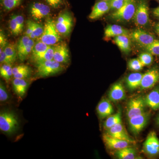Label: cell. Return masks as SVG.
<instances>
[{
	"instance_id": "cell-1",
	"label": "cell",
	"mask_w": 159,
	"mask_h": 159,
	"mask_svg": "<svg viewBox=\"0 0 159 159\" xmlns=\"http://www.w3.org/2000/svg\"><path fill=\"white\" fill-rule=\"evenodd\" d=\"M19 122L16 114L9 111H3L0 114V129L10 135L16 132L19 129Z\"/></svg>"
},
{
	"instance_id": "cell-2",
	"label": "cell",
	"mask_w": 159,
	"mask_h": 159,
	"mask_svg": "<svg viewBox=\"0 0 159 159\" xmlns=\"http://www.w3.org/2000/svg\"><path fill=\"white\" fill-rule=\"evenodd\" d=\"M136 9L135 0H125L122 7L112 13L110 16L117 21H129L134 17Z\"/></svg>"
},
{
	"instance_id": "cell-3",
	"label": "cell",
	"mask_w": 159,
	"mask_h": 159,
	"mask_svg": "<svg viewBox=\"0 0 159 159\" xmlns=\"http://www.w3.org/2000/svg\"><path fill=\"white\" fill-rule=\"evenodd\" d=\"M56 29L55 23L51 19L46 20L43 32L40 37V41L49 46H54L59 42L61 37Z\"/></svg>"
},
{
	"instance_id": "cell-4",
	"label": "cell",
	"mask_w": 159,
	"mask_h": 159,
	"mask_svg": "<svg viewBox=\"0 0 159 159\" xmlns=\"http://www.w3.org/2000/svg\"><path fill=\"white\" fill-rule=\"evenodd\" d=\"M36 65L37 75L41 77H49L58 74L65 69L62 64L54 59L43 61Z\"/></svg>"
},
{
	"instance_id": "cell-5",
	"label": "cell",
	"mask_w": 159,
	"mask_h": 159,
	"mask_svg": "<svg viewBox=\"0 0 159 159\" xmlns=\"http://www.w3.org/2000/svg\"><path fill=\"white\" fill-rule=\"evenodd\" d=\"M56 29L58 33L64 36L70 33L73 26V19L69 11H64L60 13L55 22Z\"/></svg>"
},
{
	"instance_id": "cell-6",
	"label": "cell",
	"mask_w": 159,
	"mask_h": 159,
	"mask_svg": "<svg viewBox=\"0 0 159 159\" xmlns=\"http://www.w3.org/2000/svg\"><path fill=\"white\" fill-rule=\"evenodd\" d=\"M51 8L44 2L38 0L32 1L29 6L31 16L36 20H39L48 16L51 13Z\"/></svg>"
},
{
	"instance_id": "cell-7",
	"label": "cell",
	"mask_w": 159,
	"mask_h": 159,
	"mask_svg": "<svg viewBox=\"0 0 159 159\" xmlns=\"http://www.w3.org/2000/svg\"><path fill=\"white\" fill-rule=\"evenodd\" d=\"M150 114L148 112L135 116L128 119L129 129L134 135L139 134L148 124L150 119Z\"/></svg>"
},
{
	"instance_id": "cell-8",
	"label": "cell",
	"mask_w": 159,
	"mask_h": 159,
	"mask_svg": "<svg viewBox=\"0 0 159 159\" xmlns=\"http://www.w3.org/2000/svg\"><path fill=\"white\" fill-rule=\"evenodd\" d=\"M143 151L149 157H156L159 156V139L155 132L151 131L144 142Z\"/></svg>"
},
{
	"instance_id": "cell-9",
	"label": "cell",
	"mask_w": 159,
	"mask_h": 159,
	"mask_svg": "<svg viewBox=\"0 0 159 159\" xmlns=\"http://www.w3.org/2000/svg\"><path fill=\"white\" fill-rule=\"evenodd\" d=\"M146 106L144 98L141 96L131 99L127 103L126 107L127 119L143 113L145 112Z\"/></svg>"
},
{
	"instance_id": "cell-10",
	"label": "cell",
	"mask_w": 159,
	"mask_h": 159,
	"mask_svg": "<svg viewBox=\"0 0 159 159\" xmlns=\"http://www.w3.org/2000/svg\"><path fill=\"white\" fill-rule=\"evenodd\" d=\"M159 83V68L154 67L143 74L140 89H148L152 88Z\"/></svg>"
},
{
	"instance_id": "cell-11",
	"label": "cell",
	"mask_w": 159,
	"mask_h": 159,
	"mask_svg": "<svg viewBox=\"0 0 159 159\" xmlns=\"http://www.w3.org/2000/svg\"><path fill=\"white\" fill-rule=\"evenodd\" d=\"M134 22L137 26H145L149 21V10L147 3L142 0L138 4L133 17Z\"/></svg>"
},
{
	"instance_id": "cell-12",
	"label": "cell",
	"mask_w": 159,
	"mask_h": 159,
	"mask_svg": "<svg viewBox=\"0 0 159 159\" xmlns=\"http://www.w3.org/2000/svg\"><path fill=\"white\" fill-rule=\"evenodd\" d=\"M130 38L142 47H147L155 41L152 34L141 29H137L129 34Z\"/></svg>"
},
{
	"instance_id": "cell-13",
	"label": "cell",
	"mask_w": 159,
	"mask_h": 159,
	"mask_svg": "<svg viewBox=\"0 0 159 159\" xmlns=\"http://www.w3.org/2000/svg\"><path fill=\"white\" fill-rule=\"evenodd\" d=\"M106 131V134L110 136L125 140L132 144H134L136 142L126 131L124 125H122V122L118 123Z\"/></svg>"
},
{
	"instance_id": "cell-14",
	"label": "cell",
	"mask_w": 159,
	"mask_h": 159,
	"mask_svg": "<svg viewBox=\"0 0 159 159\" xmlns=\"http://www.w3.org/2000/svg\"><path fill=\"white\" fill-rule=\"evenodd\" d=\"M54 60L61 64L66 63L70 60L68 48L65 43H61L53 46Z\"/></svg>"
},
{
	"instance_id": "cell-15",
	"label": "cell",
	"mask_w": 159,
	"mask_h": 159,
	"mask_svg": "<svg viewBox=\"0 0 159 159\" xmlns=\"http://www.w3.org/2000/svg\"><path fill=\"white\" fill-rule=\"evenodd\" d=\"M102 140L107 147L111 149L119 150L129 147L132 143L121 139L110 136L106 133L102 135Z\"/></svg>"
},
{
	"instance_id": "cell-16",
	"label": "cell",
	"mask_w": 159,
	"mask_h": 159,
	"mask_svg": "<svg viewBox=\"0 0 159 159\" xmlns=\"http://www.w3.org/2000/svg\"><path fill=\"white\" fill-rule=\"evenodd\" d=\"M111 9L110 0L108 1H100L95 4L89 18L91 20H96L107 13Z\"/></svg>"
},
{
	"instance_id": "cell-17",
	"label": "cell",
	"mask_w": 159,
	"mask_h": 159,
	"mask_svg": "<svg viewBox=\"0 0 159 159\" xmlns=\"http://www.w3.org/2000/svg\"><path fill=\"white\" fill-rule=\"evenodd\" d=\"M50 46L41 41L34 43L31 52V59L32 61L36 64L41 62L46 52Z\"/></svg>"
},
{
	"instance_id": "cell-18",
	"label": "cell",
	"mask_w": 159,
	"mask_h": 159,
	"mask_svg": "<svg viewBox=\"0 0 159 159\" xmlns=\"http://www.w3.org/2000/svg\"><path fill=\"white\" fill-rule=\"evenodd\" d=\"M144 99L146 106L153 110H159V84L155 86Z\"/></svg>"
},
{
	"instance_id": "cell-19",
	"label": "cell",
	"mask_w": 159,
	"mask_h": 159,
	"mask_svg": "<svg viewBox=\"0 0 159 159\" xmlns=\"http://www.w3.org/2000/svg\"><path fill=\"white\" fill-rule=\"evenodd\" d=\"M109 100L116 102L125 98V92L124 87L120 82L115 83L112 86L108 93Z\"/></svg>"
},
{
	"instance_id": "cell-20",
	"label": "cell",
	"mask_w": 159,
	"mask_h": 159,
	"mask_svg": "<svg viewBox=\"0 0 159 159\" xmlns=\"http://www.w3.org/2000/svg\"><path fill=\"white\" fill-rule=\"evenodd\" d=\"M97 112L100 119H104L110 116L113 113L114 109L108 99L103 98L97 107Z\"/></svg>"
},
{
	"instance_id": "cell-21",
	"label": "cell",
	"mask_w": 159,
	"mask_h": 159,
	"mask_svg": "<svg viewBox=\"0 0 159 159\" xmlns=\"http://www.w3.org/2000/svg\"><path fill=\"white\" fill-rule=\"evenodd\" d=\"M129 34V31L128 30L119 25H109L104 30V36L106 38L116 37L122 34Z\"/></svg>"
},
{
	"instance_id": "cell-22",
	"label": "cell",
	"mask_w": 159,
	"mask_h": 159,
	"mask_svg": "<svg viewBox=\"0 0 159 159\" xmlns=\"http://www.w3.org/2000/svg\"><path fill=\"white\" fill-rule=\"evenodd\" d=\"M114 42L119 49L125 53L130 52L131 42L129 34H122L115 37Z\"/></svg>"
},
{
	"instance_id": "cell-23",
	"label": "cell",
	"mask_w": 159,
	"mask_h": 159,
	"mask_svg": "<svg viewBox=\"0 0 159 159\" xmlns=\"http://www.w3.org/2000/svg\"><path fill=\"white\" fill-rule=\"evenodd\" d=\"M143 74L140 73L129 74L126 79V84L129 89L134 90L140 87L142 82Z\"/></svg>"
},
{
	"instance_id": "cell-24",
	"label": "cell",
	"mask_w": 159,
	"mask_h": 159,
	"mask_svg": "<svg viewBox=\"0 0 159 159\" xmlns=\"http://www.w3.org/2000/svg\"><path fill=\"white\" fill-rule=\"evenodd\" d=\"M12 86L16 93L20 97H22L25 94L29 83L23 79L15 78L12 82Z\"/></svg>"
},
{
	"instance_id": "cell-25",
	"label": "cell",
	"mask_w": 159,
	"mask_h": 159,
	"mask_svg": "<svg viewBox=\"0 0 159 159\" xmlns=\"http://www.w3.org/2000/svg\"><path fill=\"white\" fill-rule=\"evenodd\" d=\"M120 122H122V113L121 110L119 109L116 114L107 117L103 124V127L107 130Z\"/></svg>"
},
{
	"instance_id": "cell-26",
	"label": "cell",
	"mask_w": 159,
	"mask_h": 159,
	"mask_svg": "<svg viewBox=\"0 0 159 159\" xmlns=\"http://www.w3.org/2000/svg\"><path fill=\"white\" fill-rule=\"evenodd\" d=\"M116 155L119 159H134L136 158V152L133 148L128 147L118 150Z\"/></svg>"
},
{
	"instance_id": "cell-27",
	"label": "cell",
	"mask_w": 159,
	"mask_h": 159,
	"mask_svg": "<svg viewBox=\"0 0 159 159\" xmlns=\"http://www.w3.org/2000/svg\"><path fill=\"white\" fill-rule=\"evenodd\" d=\"M7 57L8 63L12 64L15 61L18 56L17 48L13 44H9L4 48Z\"/></svg>"
},
{
	"instance_id": "cell-28",
	"label": "cell",
	"mask_w": 159,
	"mask_h": 159,
	"mask_svg": "<svg viewBox=\"0 0 159 159\" xmlns=\"http://www.w3.org/2000/svg\"><path fill=\"white\" fill-rule=\"evenodd\" d=\"M24 0H1V6L5 11L16 9L22 4Z\"/></svg>"
},
{
	"instance_id": "cell-29",
	"label": "cell",
	"mask_w": 159,
	"mask_h": 159,
	"mask_svg": "<svg viewBox=\"0 0 159 159\" xmlns=\"http://www.w3.org/2000/svg\"><path fill=\"white\" fill-rule=\"evenodd\" d=\"M1 76L6 80H9L11 78L12 74V68L11 65L4 64L0 68Z\"/></svg>"
},
{
	"instance_id": "cell-30",
	"label": "cell",
	"mask_w": 159,
	"mask_h": 159,
	"mask_svg": "<svg viewBox=\"0 0 159 159\" xmlns=\"http://www.w3.org/2000/svg\"><path fill=\"white\" fill-rule=\"evenodd\" d=\"M31 24H32L33 32L30 35V38L34 39L40 37L43 32L44 27L43 28V26L40 24L34 22L33 21H31Z\"/></svg>"
},
{
	"instance_id": "cell-31",
	"label": "cell",
	"mask_w": 159,
	"mask_h": 159,
	"mask_svg": "<svg viewBox=\"0 0 159 159\" xmlns=\"http://www.w3.org/2000/svg\"><path fill=\"white\" fill-rule=\"evenodd\" d=\"M34 43H34L33 39H30L28 45L26 46V48L22 51L20 54L18 55V57L21 61H24V60H25L28 57L29 54L31 53Z\"/></svg>"
},
{
	"instance_id": "cell-32",
	"label": "cell",
	"mask_w": 159,
	"mask_h": 159,
	"mask_svg": "<svg viewBox=\"0 0 159 159\" xmlns=\"http://www.w3.org/2000/svg\"><path fill=\"white\" fill-rule=\"evenodd\" d=\"M9 27L11 33L13 35L17 36L22 33L16 18L15 15L12 16L10 18Z\"/></svg>"
},
{
	"instance_id": "cell-33",
	"label": "cell",
	"mask_w": 159,
	"mask_h": 159,
	"mask_svg": "<svg viewBox=\"0 0 159 159\" xmlns=\"http://www.w3.org/2000/svg\"><path fill=\"white\" fill-rule=\"evenodd\" d=\"M139 58L143 66L150 65L153 60V55L147 51L140 54Z\"/></svg>"
},
{
	"instance_id": "cell-34",
	"label": "cell",
	"mask_w": 159,
	"mask_h": 159,
	"mask_svg": "<svg viewBox=\"0 0 159 159\" xmlns=\"http://www.w3.org/2000/svg\"><path fill=\"white\" fill-rule=\"evenodd\" d=\"M128 66L129 70L134 71H139L143 69V66L139 58H134L129 61Z\"/></svg>"
},
{
	"instance_id": "cell-35",
	"label": "cell",
	"mask_w": 159,
	"mask_h": 159,
	"mask_svg": "<svg viewBox=\"0 0 159 159\" xmlns=\"http://www.w3.org/2000/svg\"><path fill=\"white\" fill-rule=\"evenodd\" d=\"M145 50L153 55L159 56V40L156 39L155 41L147 47H145Z\"/></svg>"
},
{
	"instance_id": "cell-36",
	"label": "cell",
	"mask_w": 159,
	"mask_h": 159,
	"mask_svg": "<svg viewBox=\"0 0 159 159\" xmlns=\"http://www.w3.org/2000/svg\"><path fill=\"white\" fill-rule=\"evenodd\" d=\"M30 39L31 38L26 35L23 36L20 39L18 43L17 47H16L18 55L20 54L22 51L26 48V46L28 45Z\"/></svg>"
},
{
	"instance_id": "cell-37",
	"label": "cell",
	"mask_w": 159,
	"mask_h": 159,
	"mask_svg": "<svg viewBox=\"0 0 159 159\" xmlns=\"http://www.w3.org/2000/svg\"><path fill=\"white\" fill-rule=\"evenodd\" d=\"M44 2L53 9H59L66 3L64 0H43Z\"/></svg>"
},
{
	"instance_id": "cell-38",
	"label": "cell",
	"mask_w": 159,
	"mask_h": 159,
	"mask_svg": "<svg viewBox=\"0 0 159 159\" xmlns=\"http://www.w3.org/2000/svg\"><path fill=\"white\" fill-rule=\"evenodd\" d=\"M9 98V94L6 86L2 81L0 83V101L1 102H5Z\"/></svg>"
},
{
	"instance_id": "cell-39",
	"label": "cell",
	"mask_w": 159,
	"mask_h": 159,
	"mask_svg": "<svg viewBox=\"0 0 159 159\" xmlns=\"http://www.w3.org/2000/svg\"><path fill=\"white\" fill-rule=\"evenodd\" d=\"M125 0H110L111 9L117 10L123 6Z\"/></svg>"
},
{
	"instance_id": "cell-40",
	"label": "cell",
	"mask_w": 159,
	"mask_h": 159,
	"mask_svg": "<svg viewBox=\"0 0 159 159\" xmlns=\"http://www.w3.org/2000/svg\"><path fill=\"white\" fill-rule=\"evenodd\" d=\"M31 73V69L29 68L27 70H24L21 71L17 74H15L13 75V77H14V78L25 79V78H27V77H29L30 76Z\"/></svg>"
},
{
	"instance_id": "cell-41",
	"label": "cell",
	"mask_w": 159,
	"mask_h": 159,
	"mask_svg": "<svg viewBox=\"0 0 159 159\" xmlns=\"http://www.w3.org/2000/svg\"><path fill=\"white\" fill-rule=\"evenodd\" d=\"M7 40L6 37V35L4 34L2 31L1 30L0 33V45L1 48H4L7 46Z\"/></svg>"
},
{
	"instance_id": "cell-42",
	"label": "cell",
	"mask_w": 159,
	"mask_h": 159,
	"mask_svg": "<svg viewBox=\"0 0 159 159\" xmlns=\"http://www.w3.org/2000/svg\"><path fill=\"white\" fill-rule=\"evenodd\" d=\"M0 62L1 64H8V60L4 48H1L0 51Z\"/></svg>"
},
{
	"instance_id": "cell-43",
	"label": "cell",
	"mask_w": 159,
	"mask_h": 159,
	"mask_svg": "<svg viewBox=\"0 0 159 159\" xmlns=\"http://www.w3.org/2000/svg\"><path fill=\"white\" fill-rule=\"evenodd\" d=\"M32 32H33V29H32L31 20H29L27 21V28L25 31V35L30 38V35L32 34Z\"/></svg>"
},
{
	"instance_id": "cell-44",
	"label": "cell",
	"mask_w": 159,
	"mask_h": 159,
	"mask_svg": "<svg viewBox=\"0 0 159 159\" xmlns=\"http://www.w3.org/2000/svg\"><path fill=\"white\" fill-rule=\"evenodd\" d=\"M152 13H153L154 16L159 18V6L153 9L152 11Z\"/></svg>"
},
{
	"instance_id": "cell-45",
	"label": "cell",
	"mask_w": 159,
	"mask_h": 159,
	"mask_svg": "<svg viewBox=\"0 0 159 159\" xmlns=\"http://www.w3.org/2000/svg\"><path fill=\"white\" fill-rule=\"evenodd\" d=\"M155 31L156 32L157 35L159 36V22L157 24L155 27Z\"/></svg>"
},
{
	"instance_id": "cell-46",
	"label": "cell",
	"mask_w": 159,
	"mask_h": 159,
	"mask_svg": "<svg viewBox=\"0 0 159 159\" xmlns=\"http://www.w3.org/2000/svg\"><path fill=\"white\" fill-rule=\"evenodd\" d=\"M156 122L157 125L159 126V114L157 116L156 119Z\"/></svg>"
},
{
	"instance_id": "cell-47",
	"label": "cell",
	"mask_w": 159,
	"mask_h": 159,
	"mask_svg": "<svg viewBox=\"0 0 159 159\" xmlns=\"http://www.w3.org/2000/svg\"><path fill=\"white\" fill-rule=\"evenodd\" d=\"M100 1H110V0H100Z\"/></svg>"
},
{
	"instance_id": "cell-48",
	"label": "cell",
	"mask_w": 159,
	"mask_h": 159,
	"mask_svg": "<svg viewBox=\"0 0 159 159\" xmlns=\"http://www.w3.org/2000/svg\"><path fill=\"white\" fill-rule=\"evenodd\" d=\"M64 1H65L66 2V0H64Z\"/></svg>"
},
{
	"instance_id": "cell-49",
	"label": "cell",
	"mask_w": 159,
	"mask_h": 159,
	"mask_svg": "<svg viewBox=\"0 0 159 159\" xmlns=\"http://www.w3.org/2000/svg\"></svg>"
}]
</instances>
